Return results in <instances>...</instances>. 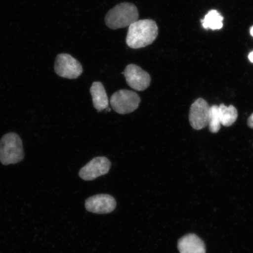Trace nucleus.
Here are the masks:
<instances>
[{"label":"nucleus","instance_id":"6","mask_svg":"<svg viewBox=\"0 0 253 253\" xmlns=\"http://www.w3.org/2000/svg\"><path fill=\"white\" fill-rule=\"evenodd\" d=\"M123 74L126 84L132 89L144 91L150 86L151 81L150 74L137 65H128Z\"/></svg>","mask_w":253,"mask_h":253},{"label":"nucleus","instance_id":"8","mask_svg":"<svg viewBox=\"0 0 253 253\" xmlns=\"http://www.w3.org/2000/svg\"><path fill=\"white\" fill-rule=\"evenodd\" d=\"M211 107L207 101L201 98L196 100L190 108L189 119L190 124L197 130L206 127L209 125Z\"/></svg>","mask_w":253,"mask_h":253},{"label":"nucleus","instance_id":"4","mask_svg":"<svg viewBox=\"0 0 253 253\" xmlns=\"http://www.w3.org/2000/svg\"><path fill=\"white\" fill-rule=\"evenodd\" d=\"M141 98L133 91L122 89L113 94L110 104L113 109L120 115H126L138 109Z\"/></svg>","mask_w":253,"mask_h":253},{"label":"nucleus","instance_id":"15","mask_svg":"<svg viewBox=\"0 0 253 253\" xmlns=\"http://www.w3.org/2000/svg\"><path fill=\"white\" fill-rule=\"evenodd\" d=\"M248 125L249 126V127H251V128H253V113L252 115L249 117V118L248 119Z\"/></svg>","mask_w":253,"mask_h":253},{"label":"nucleus","instance_id":"13","mask_svg":"<svg viewBox=\"0 0 253 253\" xmlns=\"http://www.w3.org/2000/svg\"><path fill=\"white\" fill-rule=\"evenodd\" d=\"M221 124L225 126H232L236 121L238 113L232 105L226 106L223 104L219 106Z\"/></svg>","mask_w":253,"mask_h":253},{"label":"nucleus","instance_id":"10","mask_svg":"<svg viewBox=\"0 0 253 253\" xmlns=\"http://www.w3.org/2000/svg\"><path fill=\"white\" fill-rule=\"evenodd\" d=\"M178 249L180 253H206L203 240L195 234H188L178 240Z\"/></svg>","mask_w":253,"mask_h":253},{"label":"nucleus","instance_id":"1","mask_svg":"<svg viewBox=\"0 0 253 253\" xmlns=\"http://www.w3.org/2000/svg\"><path fill=\"white\" fill-rule=\"evenodd\" d=\"M158 35L156 21L151 19L137 20L128 27L126 42L131 49H140L153 43Z\"/></svg>","mask_w":253,"mask_h":253},{"label":"nucleus","instance_id":"5","mask_svg":"<svg viewBox=\"0 0 253 253\" xmlns=\"http://www.w3.org/2000/svg\"><path fill=\"white\" fill-rule=\"evenodd\" d=\"M54 69L59 77L69 79H77L83 73L81 63L68 53L57 55Z\"/></svg>","mask_w":253,"mask_h":253},{"label":"nucleus","instance_id":"11","mask_svg":"<svg viewBox=\"0 0 253 253\" xmlns=\"http://www.w3.org/2000/svg\"><path fill=\"white\" fill-rule=\"evenodd\" d=\"M90 92L92 97L93 106L98 112L108 108L109 103L105 88L100 82H94L91 84Z\"/></svg>","mask_w":253,"mask_h":253},{"label":"nucleus","instance_id":"16","mask_svg":"<svg viewBox=\"0 0 253 253\" xmlns=\"http://www.w3.org/2000/svg\"><path fill=\"white\" fill-rule=\"evenodd\" d=\"M248 57H249V59L250 60V61L253 63V51H252L249 53Z\"/></svg>","mask_w":253,"mask_h":253},{"label":"nucleus","instance_id":"7","mask_svg":"<svg viewBox=\"0 0 253 253\" xmlns=\"http://www.w3.org/2000/svg\"><path fill=\"white\" fill-rule=\"evenodd\" d=\"M111 166L110 160L105 157L93 158L79 171V176L84 181H93L98 177L106 175L109 172Z\"/></svg>","mask_w":253,"mask_h":253},{"label":"nucleus","instance_id":"17","mask_svg":"<svg viewBox=\"0 0 253 253\" xmlns=\"http://www.w3.org/2000/svg\"><path fill=\"white\" fill-rule=\"evenodd\" d=\"M251 34L252 37H253V26L251 28Z\"/></svg>","mask_w":253,"mask_h":253},{"label":"nucleus","instance_id":"14","mask_svg":"<svg viewBox=\"0 0 253 253\" xmlns=\"http://www.w3.org/2000/svg\"><path fill=\"white\" fill-rule=\"evenodd\" d=\"M221 120L219 106L213 105L211 107L209 127L212 133H216L221 128Z\"/></svg>","mask_w":253,"mask_h":253},{"label":"nucleus","instance_id":"12","mask_svg":"<svg viewBox=\"0 0 253 253\" xmlns=\"http://www.w3.org/2000/svg\"><path fill=\"white\" fill-rule=\"evenodd\" d=\"M223 17L216 10H211L201 20L202 26L205 29L211 30H220L223 26Z\"/></svg>","mask_w":253,"mask_h":253},{"label":"nucleus","instance_id":"18","mask_svg":"<svg viewBox=\"0 0 253 253\" xmlns=\"http://www.w3.org/2000/svg\"><path fill=\"white\" fill-rule=\"evenodd\" d=\"M107 112H110L111 109L108 107V108H107L106 109Z\"/></svg>","mask_w":253,"mask_h":253},{"label":"nucleus","instance_id":"9","mask_svg":"<svg viewBox=\"0 0 253 253\" xmlns=\"http://www.w3.org/2000/svg\"><path fill=\"white\" fill-rule=\"evenodd\" d=\"M85 208L87 211L94 213H110L115 210L116 201L110 195H96L87 199L85 202Z\"/></svg>","mask_w":253,"mask_h":253},{"label":"nucleus","instance_id":"3","mask_svg":"<svg viewBox=\"0 0 253 253\" xmlns=\"http://www.w3.org/2000/svg\"><path fill=\"white\" fill-rule=\"evenodd\" d=\"M24 158L23 141L15 132L5 134L0 140V162L4 166L21 162Z\"/></svg>","mask_w":253,"mask_h":253},{"label":"nucleus","instance_id":"2","mask_svg":"<svg viewBox=\"0 0 253 253\" xmlns=\"http://www.w3.org/2000/svg\"><path fill=\"white\" fill-rule=\"evenodd\" d=\"M137 7L132 3H120L107 12L104 18L106 25L110 29L116 30L129 27L138 20Z\"/></svg>","mask_w":253,"mask_h":253}]
</instances>
